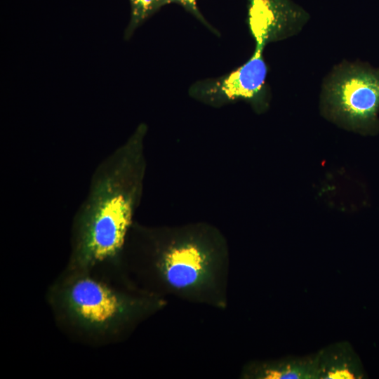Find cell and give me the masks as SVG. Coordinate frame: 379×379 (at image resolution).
<instances>
[{
  "label": "cell",
  "mask_w": 379,
  "mask_h": 379,
  "mask_svg": "<svg viewBox=\"0 0 379 379\" xmlns=\"http://www.w3.org/2000/svg\"><path fill=\"white\" fill-rule=\"evenodd\" d=\"M144 129L139 127L93 171L88 193L73 218L67 268L110 267L120 255L138 190V150Z\"/></svg>",
  "instance_id": "1"
},
{
  "label": "cell",
  "mask_w": 379,
  "mask_h": 379,
  "mask_svg": "<svg viewBox=\"0 0 379 379\" xmlns=\"http://www.w3.org/2000/svg\"><path fill=\"white\" fill-rule=\"evenodd\" d=\"M100 268H67L48 291L62 328L92 344L110 343L131 311V303Z\"/></svg>",
  "instance_id": "2"
},
{
  "label": "cell",
  "mask_w": 379,
  "mask_h": 379,
  "mask_svg": "<svg viewBox=\"0 0 379 379\" xmlns=\"http://www.w3.org/2000/svg\"><path fill=\"white\" fill-rule=\"evenodd\" d=\"M331 114L354 129H369L378 122L379 69L348 65L336 71L325 87Z\"/></svg>",
  "instance_id": "3"
},
{
  "label": "cell",
  "mask_w": 379,
  "mask_h": 379,
  "mask_svg": "<svg viewBox=\"0 0 379 379\" xmlns=\"http://www.w3.org/2000/svg\"><path fill=\"white\" fill-rule=\"evenodd\" d=\"M253 56L227 76L194 83L190 93L195 97L219 102L236 100H257L262 95L267 73L262 51L267 41L257 38Z\"/></svg>",
  "instance_id": "4"
},
{
  "label": "cell",
  "mask_w": 379,
  "mask_h": 379,
  "mask_svg": "<svg viewBox=\"0 0 379 379\" xmlns=\"http://www.w3.org/2000/svg\"><path fill=\"white\" fill-rule=\"evenodd\" d=\"M206 258L194 244L171 249L163 262L164 272L171 286L184 288L195 284L205 271Z\"/></svg>",
  "instance_id": "5"
},
{
  "label": "cell",
  "mask_w": 379,
  "mask_h": 379,
  "mask_svg": "<svg viewBox=\"0 0 379 379\" xmlns=\"http://www.w3.org/2000/svg\"><path fill=\"white\" fill-rule=\"evenodd\" d=\"M317 355L319 379H355L364 376L358 356L348 342L329 345Z\"/></svg>",
  "instance_id": "6"
},
{
  "label": "cell",
  "mask_w": 379,
  "mask_h": 379,
  "mask_svg": "<svg viewBox=\"0 0 379 379\" xmlns=\"http://www.w3.org/2000/svg\"><path fill=\"white\" fill-rule=\"evenodd\" d=\"M256 378L265 379H319L317 353L293 357L262 365Z\"/></svg>",
  "instance_id": "7"
},
{
  "label": "cell",
  "mask_w": 379,
  "mask_h": 379,
  "mask_svg": "<svg viewBox=\"0 0 379 379\" xmlns=\"http://www.w3.org/2000/svg\"><path fill=\"white\" fill-rule=\"evenodd\" d=\"M131 7L130 19L124 31V38L128 39L135 31L164 6L168 0H128Z\"/></svg>",
  "instance_id": "8"
},
{
  "label": "cell",
  "mask_w": 379,
  "mask_h": 379,
  "mask_svg": "<svg viewBox=\"0 0 379 379\" xmlns=\"http://www.w3.org/2000/svg\"><path fill=\"white\" fill-rule=\"evenodd\" d=\"M197 0H168V4L176 3L182 6L194 14L198 19L203 22L206 23L197 8Z\"/></svg>",
  "instance_id": "9"
}]
</instances>
